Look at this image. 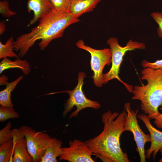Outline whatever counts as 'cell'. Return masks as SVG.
Instances as JSON below:
<instances>
[{"instance_id":"cell-1","label":"cell","mask_w":162,"mask_h":162,"mask_svg":"<svg viewBox=\"0 0 162 162\" xmlns=\"http://www.w3.org/2000/svg\"><path fill=\"white\" fill-rule=\"evenodd\" d=\"M126 112L124 110L119 113L109 110L102 115L104 125L103 131L98 136L84 142L94 155L101 160L105 158L112 162H130L126 152L122 150L120 137L125 131L124 126Z\"/></svg>"},{"instance_id":"cell-2","label":"cell","mask_w":162,"mask_h":162,"mask_svg":"<svg viewBox=\"0 0 162 162\" xmlns=\"http://www.w3.org/2000/svg\"><path fill=\"white\" fill-rule=\"evenodd\" d=\"M39 22L27 33L21 35L14 41V49L19 51L21 57L25 56L38 40L41 50H44L53 40L62 37L65 29L80 20L69 12L60 13L52 9L48 14L39 20Z\"/></svg>"},{"instance_id":"cell-3","label":"cell","mask_w":162,"mask_h":162,"mask_svg":"<svg viewBox=\"0 0 162 162\" xmlns=\"http://www.w3.org/2000/svg\"><path fill=\"white\" fill-rule=\"evenodd\" d=\"M141 79L147 83L136 86L133 88L132 100H140L141 109L150 119H154L160 114L162 106V69L145 68L141 71Z\"/></svg>"},{"instance_id":"cell-4","label":"cell","mask_w":162,"mask_h":162,"mask_svg":"<svg viewBox=\"0 0 162 162\" xmlns=\"http://www.w3.org/2000/svg\"><path fill=\"white\" fill-rule=\"evenodd\" d=\"M106 43L109 45L111 50L112 65L109 71L103 74V84H106L110 80L116 79L124 86L128 92L132 93L133 86L123 81L119 77L120 65L126 52L137 49L144 50L146 48L145 44L130 39L125 46L122 47L119 44L117 38L115 37L109 38Z\"/></svg>"},{"instance_id":"cell-5","label":"cell","mask_w":162,"mask_h":162,"mask_svg":"<svg viewBox=\"0 0 162 162\" xmlns=\"http://www.w3.org/2000/svg\"><path fill=\"white\" fill-rule=\"evenodd\" d=\"M86 76L85 72L81 71L79 73L77 85L73 90H68L46 94L50 95L65 92L68 94L69 97L65 103L64 110L62 112L63 117H66L68 113L71 110L74 106H76V109L70 114V119L76 117L80 111L85 108H91L96 110L100 107V105L98 102L87 98L83 92L82 87L84 83V80Z\"/></svg>"},{"instance_id":"cell-6","label":"cell","mask_w":162,"mask_h":162,"mask_svg":"<svg viewBox=\"0 0 162 162\" xmlns=\"http://www.w3.org/2000/svg\"><path fill=\"white\" fill-rule=\"evenodd\" d=\"M76 47L85 50L91 54L90 66L93 71L92 78L95 85L98 87L102 86L103 84V71L106 65H109L112 61V53L110 48L97 50L85 44L84 41L80 39L76 43Z\"/></svg>"},{"instance_id":"cell-7","label":"cell","mask_w":162,"mask_h":162,"mask_svg":"<svg viewBox=\"0 0 162 162\" xmlns=\"http://www.w3.org/2000/svg\"><path fill=\"white\" fill-rule=\"evenodd\" d=\"M124 106L126 112L125 130L132 133L137 146L136 150L139 155L140 161L146 162L145 146L147 142H151L150 135L145 133L138 124L137 118L138 110L135 111L132 110L130 102L125 103Z\"/></svg>"},{"instance_id":"cell-8","label":"cell","mask_w":162,"mask_h":162,"mask_svg":"<svg viewBox=\"0 0 162 162\" xmlns=\"http://www.w3.org/2000/svg\"><path fill=\"white\" fill-rule=\"evenodd\" d=\"M19 129L25 135L28 151L32 157L34 162H40L52 138L44 132H36L28 126L22 125Z\"/></svg>"},{"instance_id":"cell-9","label":"cell","mask_w":162,"mask_h":162,"mask_svg":"<svg viewBox=\"0 0 162 162\" xmlns=\"http://www.w3.org/2000/svg\"><path fill=\"white\" fill-rule=\"evenodd\" d=\"M68 147H62L60 160L69 162H94L92 153L84 142L77 139L70 140Z\"/></svg>"},{"instance_id":"cell-10","label":"cell","mask_w":162,"mask_h":162,"mask_svg":"<svg viewBox=\"0 0 162 162\" xmlns=\"http://www.w3.org/2000/svg\"><path fill=\"white\" fill-rule=\"evenodd\" d=\"M11 135L14 148L12 162H34L28 151L26 140L23 133L19 128H15L11 130Z\"/></svg>"},{"instance_id":"cell-11","label":"cell","mask_w":162,"mask_h":162,"mask_svg":"<svg viewBox=\"0 0 162 162\" xmlns=\"http://www.w3.org/2000/svg\"><path fill=\"white\" fill-rule=\"evenodd\" d=\"M137 117L144 123L150 136L151 144L149 148L145 151L146 158L150 159L152 155L154 160L157 153L162 148V132L152 126L147 115L140 113L137 115Z\"/></svg>"},{"instance_id":"cell-12","label":"cell","mask_w":162,"mask_h":162,"mask_svg":"<svg viewBox=\"0 0 162 162\" xmlns=\"http://www.w3.org/2000/svg\"><path fill=\"white\" fill-rule=\"evenodd\" d=\"M28 12L33 11L34 16L29 24L31 25L38 20L49 14L52 10L49 0H28L27 3Z\"/></svg>"},{"instance_id":"cell-13","label":"cell","mask_w":162,"mask_h":162,"mask_svg":"<svg viewBox=\"0 0 162 162\" xmlns=\"http://www.w3.org/2000/svg\"><path fill=\"white\" fill-rule=\"evenodd\" d=\"M101 0H71L69 12L78 18L82 14L93 11Z\"/></svg>"},{"instance_id":"cell-14","label":"cell","mask_w":162,"mask_h":162,"mask_svg":"<svg viewBox=\"0 0 162 162\" xmlns=\"http://www.w3.org/2000/svg\"><path fill=\"white\" fill-rule=\"evenodd\" d=\"M63 142L56 138H52L46 148L40 162H57V158L61 154Z\"/></svg>"},{"instance_id":"cell-15","label":"cell","mask_w":162,"mask_h":162,"mask_svg":"<svg viewBox=\"0 0 162 162\" xmlns=\"http://www.w3.org/2000/svg\"><path fill=\"white\" fill-rule=\"evenodd\" d=\"M15 68L20 69L25 75L28 74L31 71L30 64L26 60H22L18 57L12 61L5 58L0 63V74L6 70Z\"/></svg>"},{"instance_id":"cell-16","label":"cell","mask_w":162,"mask_h":162,"mask_svg":"<svg viewBox=\"0 0 162 162\" xmlns=\"http://www.w3.org/2000/svg\"><path fill=\"white\" fill-rule=\"evenodd\" d=\"M23 78L22 76L18 77L14 81L8 82L5 88L0 92V104L8 107H13L11 99V93L14 90L18 83Z\"/></svg>"},{"instance_id":"cell-17","label":"cell","mask_w":162,"mask_h":162,"mask_svg":"<svg viewBox=\"0 0 162 162\" xmlns=\"http://www.w3.org/2000/svg\"><path fill=\"white\" fill-rule=\"evenodd\" d=\"M13 140L5 142L0 145V162H12L13 156Z\"/></svg>"},{"instance_id":"cell-18","label":"cell","mask_w":162,"mask_h":162,"mask_svg":"<svg viewBox=\"0 0 162 162\" xmlns=\"http://www.w3.org/2000/svg\"><path fill=\"white\" fill-rule=\"evenodd\" d=\"M14 40L13 37L11 36L3 44L0 41V59L8 57L18 58V56L13 52Z\"/></svg>"},{"instance_id":"cell-19","label":"cell","mask_w":162,"mask_h":162,"mask_svg":"<svg viewBox=\"0 0 162 162\" xmlns=\"http://www.w3.org/2000/svg\"><path fill=\"white\" fill-rule=\"evenodd\" d=\"M52 9L60 13L69 12L71 0H49Z\"/></svg>"},{"instance_id":"cell-20","label":"cell","mask_w":162,"mask_h":162,"mask_svg":"<svg viewBox=\"0 0 162 162\" xmlns=\"http://www.w3.org/2000/svg\"><path fill=\"white\" fill-rule=\"evenodd\" d=\"M20 117L18 114L13 107H8L2 106L0 107V122H3L8 119L17 118Z\"/></svg>"},{"instance_id":"cell-21","label":"cell","mask_w":162,"mask_h":162,"mask_svg":"<svg viewBox=\"0 0 162 162\" xmlns=\"http://www.w3.org/2000/svg\"><path fill=\"white\" fill-rule=\"evenodd\" d=\"M11 122H8L0 131V145L6 142L12 140L11 135Z\"/></svg>"},{"instance_id":"cell-22","label":"cell","mask_w":162,"mask_h":162,"mask_svg":"<svg viewBox=\"0 0 162 162\" xmlns=\"http://www.w3.org/2000/svg\"><path fill=\"white\" fill-rule=\"evenodd\" d=\"M0 13L4 17L9 18L16 14L9 9V2L6 0L0 1Z\"/></svg>"},{"instance_id":"cell-23","label":"cell","mask_w":162,"mask_h":162,"mask_svg":"<svg viewBox=\"0 0 162 162\" xmlns=\"http://www.w3.org/2000/svg\"><path fill=\"white\" fill-rule=\"evenodd\" d=\"M150 15L158 24L157 33L158 37L162 38V12H153Z\"/></svg>"},{"instance_id":"cell-24","label":"cell","mask_w":162,"mask_h":162,"mask_svg":"<svg viewBox=\"0 0 162 162\" xmlns=\"http://www.w3.org/2000/svg\"><path fill=\"white\" fill-rule=\"evenodd\" d=\"M141 65L144 68H149L156 69H162V59L158 60L153 63L144 59L142 61Z\"/></svg>"},{"instance_id":"cell-25","label":"cell","mask_w":162,"mask_h":162,"mask_svg":"<svg viewBox=\"0 0 162 162\" xmlns=\"http://www.w3.org/2000/svg\"><path fill=\"white\" fill-rule=\"evenodd\" d=\"M154 123L158 128L162 129V113H160L154 119Z\"/></svg>"},{"instance_id":"cell-26","label":"cell","mask_w":162,"mask_h":162,"mask_svg":"<svg viewBox=\"0 0 162 162\" xmlns=\"http://www.w3.org/2000/svg\"><path fill=\"white\" fill-rule=\"evenodd\" d=\"M8 78L4 75H2L0 77V84L1 85H6L8 82Z\"/></svg>"},{"instance_id":"cell-27","label":"cell","mask_w":162,"mask_h":162,"mask_svg":"<svg viewBox=\"0 0 162 162\" xmlns=\"http://www.w3.org/2000/svg\"><path fill=\"white\" fill-rule=\"evenodd\" d=\"M6 30L5 21H2L0 23V34L2 35Z\"/></svg>"},{"instance_id":"cell-28","label":"cell","mask_w":162,"mask_h":162,"mask_svg":"<svg viewBox=\"0 0 162 162\" xmlns=\"http://www.w3.org/2000/svg\"><path fill=\"white\" fill-rule=\"evenodd\" d=\"M160 154L161 155V158L159 160V162H161L162 161V148L160 149Z\"/></svg>"}]
</instances>
